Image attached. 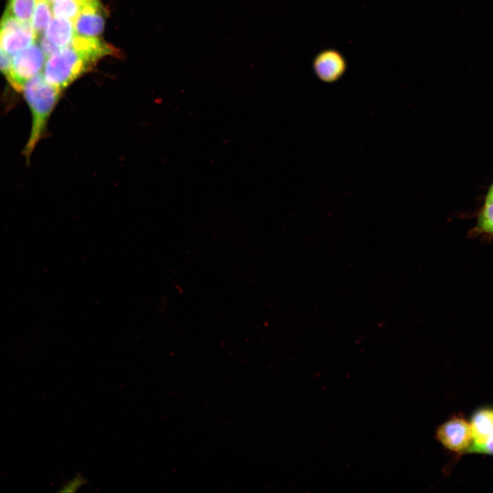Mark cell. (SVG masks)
Wrapping results in <instances>:
<instances>
[{
  "label": "cell",
  "instance_id": "277c9868",
  "mask_svg": "<svg viewBox=\"0 0 493 493\" xmlns=\"http://www.w3.org/2000/svg\"><path fill=\"white\" fill-rule=\"evenodd\" d=\"M37 34L30 21H22L7 12L0 21V45L14 55L35 43Z\"/></svg>",
  "mask_w": 493,
  "mask_h": 493
},
{
  "label": "cell",
  "instance_id": "5bb4252c",
  "mask_svg": "<svg viewBox=\"0 0 493 493\" xmlns=\"http://www.w3.org/2000/svg\"><path fill=\"white\" fill-rule=\"evenodd\" d=\"M85 481L81 476H76L71 480L65 483L60 490L61 492H76L81 485H84Z\"/></svg>",
  "mask_w": 493,
  "mask_h": 493
},
{
  "label": "cell",
  "instance_id": "52a82bcc",
  "mask_svg": "<svg viewBox=\"0 0 493 493\" xmlns=\"http://www.w3.org/2000/svg\"><path fill=\"white\" fill-rule=\"evenodd\" d=\"M313 68L316 76L323 81L332 83L338 80L345 73L346 63L343 55L335 49L320 51L314 59Z\"/></svg>",
  "mask_w": 493,
  "mask_h": 493
},
{
  "label": "cell",
  "instance_id": "2e32d148",
  "mask_svg": "<svg viewBox=\"0 0 493 493\" xmlns=\"http://www.w3.org/2000/svg\"><path fill=\"white\" fill-rule=\"evenodd\" d=\"M40 45L47 57H50L57 53L60 49L54 45L47 37L42 35L40 38Z\"/></svg>",
  "mask_w": 493,
  "mask_h": 493
},
{
  "label": "cell",
  "instance_id": "7a4b0ae2",
  "mask_svg": "<svg viewBox=\"0 0 493 493\" xmlns=\"http://www.w3.org/2000/svg\"><path fill=\"white\" fill-rule=\"evenodd\" d=\"M95 64L87 54L71 45L49 57L43 76L47 82L62 90Z\"/></svg>",
  "mask_w": 493,
  "mask_h": 493
},
{
  "label": "cell",
  "instance_id": "8992f818",
  "mask_svg": "<svg viewBox=\"0 0 493 493\" xmlns=\"http://www.w3.org/2000/svg\"><path fill=\"white\" fill-rule=\"evenodd\" d=\"M105 11L99 0H84L81 10L74 21L75 35L99 38L105 25Z\"/></svg>",
  "mask_w": 493,
  "mask_h": 493
},
{
  "label": "cell",
  "instance_id": "9a60e30c",
  "mask_svg": "<svg viewBox=\"0 0 493 493\" xmlns=\"http://www.w3.org/2000/svg\"><path fill=\"white\" fill-rule=\"evenodd\" d=\"M12 61L10 55L0 45V72L6 75L10 68Z\"/></svg>",
  "mask_w": 493,
  "mask_h": 493
},
{
  "label": "cell",
  "instance_id": "3957f363",
  "mask_svg": "<svg viewBox=\"0 0 493 493\" xmlns=\"http://www.w3.org/2000/svg\"><path fill=\"white\" fill-rule=\"evenodd\" d=\"M46 57L42 48L36 43L15 55L5 75L10 86L21 92L29 79L39 74Z\"/></svg>",
  "mask_w": 493,
  "mask_h": 493
},
{
  "label": "cell",
  "instance_id": "e0dca14e",
  "mask_svg": "<svg viewBox=\"0 0 493 493\" xmlns=\"http://www.w3.org/2000/svg\"><path fill=\"white\" fill-rule=\"evenodd\" d=\"M475 453L493 455V432L491 433L486 442L481 446L477 448Z\"/></svg>",
  "mask_w": 493,
  "mask_h": 493
},
{
  "label": "cell",
  "instance_id": "ba28073f",
  "mask_svg": "<svg viewBox=\"0 0 493 493\" xmlns=\"http://www.w3.org/2000/svg\"><path fill=\"white\" fill-rule=\"evenodd\" d=\"M473 444L469 453H475L493 432V409L483 408L475 412L470 420Z\"/></svg>",
  "mask_w": 493,
  "mask_h": 493
},
{
  "label": "cell",
  "instance_id": "6da1fadb",
  "mask_svg": "<svg viewBox=\"0 0 493 493\" xmlns=\"http://www.w3.org/2000/svg\"><path fill=\"white\" fill-rule=\"evenodd\" d=\"M62 91L47 82L40 73L29 79L21 91L31 118L30 133L22 152L27 163L37 144L46 136L49 118L60 99Z\"/></svg>",
  "mask_w": 493,
  "mask_h": 493
},
{
  "label": "cell",
  "instance_id": "7c38bea8",
  "mask_svg": "<svg viewBox=\"0 0 493 493\" xmlns=\"http://www.w3.org/2000/svg\"><path fill=\"white\" fill-rule=\"evenodd\" d=\"M36 0H8L5 12L22 21H30Z\"/></svg>",
  "mask_w": 493,
  "mask_h": 493
},
{
  "label": "cell",
  "instance_id": "9c48e42d",
  "mask_svg": "<svg viewBox=\"0 0 493 493\" xmlns=\"http://www.w3.org/2000/svg\"><path fill=\"white\" fill-rule=\"evenodd\" d=\"M45 36L60 49L67 47L75 36L74 23L66 18H54L47 27Z\"/></svg>",
  "mask_w": 493,
  "mask_h": 493
},
{
  "label": "cell",
  "instance_id": "4fadbf2b",
  "mask_svg": "<svg viewBox=\"0 0 493 493\" xmlns=\"http://www.w3.org/2000/svg\"><path fill=\"white\" fill-rule=\"evenodd\" d=\"M478 227L483 232L493 234V201L485 202L479 216Z\"/></svg>",
  "mask_w": 493,
  "mask_h": 493
},
{
  "label": "cell",
  "instance_id": "30bf717a",
  "mask_svg": "<svg viewBox=\"0 0 493 493\" xmlns=\"http://www.w3.org/2000/svg\"><path fill=\"white\" fill-rule=\"evenodd\" d=\"M84 0H57L52 6L53 14L57 18L74 21L79 14Z\"/></svg>",
  "mask_w": 493,
  "mask_h": 493
},
{
  "label": "cell",
  "instance_id": "5b68a950",
  "mask_svg": "<svg viewBox=\"0 0 493 493\" xmlns=\"http://www.w3.org/2000/svg\"><path fill=\"white\" fill-rule=\"evenodd\" d=\"M435 438L446 450L456 454L468 452L473 444L470 423L462 417L453 416L439 425Z\"/></svg>",
  "mask_w": 493,
  "mask_h": 493
},
{
  "label": "cell",
  "instance_id": "d6986e66",
  "mask_svg": "<svg viewBox=\"0 0 493 493\" xmlns=\"http://www.w3.org/2000/svg\"><path fill=\"white\" fill-rule=\"evenodd\" d=\"M48 1H57V0H48Z\"/></svg>",
  "mask_w": 493,
  "mask_h": 493
},
{
  "label": "cell",
  "instance_id": "8fae6325",
  "mask_svg": "<svg viewBox=\"0 0 493 493\" xmlns=\"http://www.w3.org/2000/svg\"><path fill=\"white\" fill-rule=\"evenodd\" d=\"M51 6L48 0H36L32 27L37 34L42 33L51 19Z\"/></svg>",
  "mask_w": 493,
  "mask_h": 493
},
{
  "label": "cell",
  "instance_id": "ac0fdd59",
  "mask_svg": "<svg viewBox=\"0 0 493 493\" xmlns=\"http://www.w3.org/2000/svg\"><path fill=\"white\" fill-rule=\"evenodd\" d=\"M493 201V184L490 188L488 193L486 196L485 202H490Z\"/></svg>",
  "mask_w": 493,
  "mask_h": 493
}]
</instances>
